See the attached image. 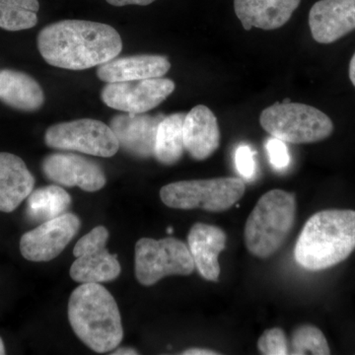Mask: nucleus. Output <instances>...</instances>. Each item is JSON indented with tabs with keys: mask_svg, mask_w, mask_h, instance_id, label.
Returning <instances> with one entry per match:
<instances>
[{
	"mask_svg": "<svg viewBox=\"0 0 355 355\" xmlns=\"http://www.w3.org/2000/svg\"><path fill=\"white\" fill-rule=\"evenodd\" d=\"M69 321L77 338L98 354L112 352L123 340L118 304L100 284H81L70 295Z\"/></svg>",
	"mask_w": 355,
	"mask_h": 355,
	"instance_id": "3",
	"label": "nucleus"
},
{
	"mask_svg": "<svg viewBox=\"0 0 355 355\" xmlns=\"http://www.w3.org/2000/svg\"><path fill=\"white\" fill-rule=\"evenodd\" d=\"M42 170L53 183L69 188L78 187L89 193L101 190L107 183L101 166L78 154H50L44 157Z\"/></svg>",
	"mask_w": 355,
	"mask_h": 355,
	"instance_id": "12",
	"label": "nucleus"
},
{
	"mask_svg": "<svg viewBox=\"0 0 355 355\" xmlns=\"http://www.w3.org/2000/svg\"><path fill=\"white\" fill-rule=\"evenodd\" d=\"M291 347L289 354H331L330 347L327 342L326 336L320 329L312 324H302L293 331Z\"/></svg>",
	"mask_w": 355,
	"mask_h": 355,
	"instance_id": "23",
	"label": "nucleus"
},
{
	"mask_svg": "<svg viewBox=\"0 0 355 355\" xmlns=\"http://www.w3.org/2000/svg\"><path fill=\"white\" fill-rule=\"evenodd\" d=\"M171 69L167 58L157 55H139L114 58L99 65L97 76L107 83L142 80L164 76Z\"/></svg>",
	"mask_w": 355,
	"mask_h": 355,
	"instance_id": "18",
	"label": "nucleus"
},
{
	"mask_svg": "<svg viewBox=\"0 0 355 355\" xmlns=\"http://www.w3.org/2000/svg\"><path fill=\"white\" fill-rule=\"evenodd\" d=\"M309 27L317 43H335L355 30V0H319L311 8Z\"/></svg>",
	"mask_w": 355,
	"mask_h": 355,
	"instance_id": "14",
	"label": "nucleus"
},
{
	"mask_svg": "<svg viewBox=\"0 0 355 355\" xmlns=\"http://www.w3.org/2000/svg\"><path fill=\"white\" fill-rule=\"evenodd\" d=\"M35 178L17 155L0 153V211L12 212L34 190Z\"/></svg>",
	"mask_w": 355,
	"mask_h": 355,
	"instance_id": "19",
	"label": "nucleus"
},
{
	"mask_svg": "<svg viewBox=\"0 0 355 355\" xmlns=\"http://www.w3.org/2000/svg\"><path fill=\"white\" fill-rule=\"evenodd\" d=\"M1 3L7 4L17 8L25 9V10L38 12L40 9L39 0H0Z\"/></svg>",
	"mask_w": 355,
	"mask_h": 355,
	"instance_id": "28",
	"label": "nucleus"
},
{
	"mask_svg": "<svg viewBox=\"0 0 355 355\" xmlns=\"http://www.w3.org/2000/svg\"><path fill=\"white\" fill-rule=\"evenodd\" d=\"M175 87L174 81L162 77L112 83L103 88L101 100L110 108L123 113L144 114L164 102Z\"/></svg>",
	"mask_w": 355,
	"mask_h": 355,
	"instance_id": "10",
	"label": "nucleus"
},
{
	"mask_svg": "<svg viewBox=\"0 0 355 355\" xmlns=\"http://www.w3.org/2000/svg\"><path fill=\"white\" fill-rule=\"evenodd\" d=\"M113 355H137L139 354V352L137 350L130 349V347H120V349H116L114 350V352H112Z\"/></svg>",
	"mask_w": 355,
	"mask_h": 355,
	"instance_id": "31",
	"label": "nucleus"
},
{
	"mask_svg": "<svg viewBox=\"0 0 355 355\" xmlns=\"http://www.w3.org/2000/svg\"><path fill=\"white\" fill-rule=\"evenodd\" d=\"M168 232L172 233L173 232V229L172 228H168Z\"/></svg>",
	"mask_w": 355,
	"mask_h": 355,
	"instance_id": "34",
	"label": "nucleus"
},
{
	"mask_svg": "<svg viewBox=\"0 0 355 355\" xmlns=\"http://www.w3.org/2000/svg\"><path fill=\"white\" fill-rule=\"evenodd\" d=\"M0 102L21 112L43 107L44 93L36 79L18 70L0 69Z\"/></svg>",
	"mask_w": 355,
	"mask_h": 355,
	"instance_id": "20",
	"label": "nucleus"
},
{
	"mask_svg": "<svg viewBox=\"0 0 355 355\" xmlns=\"http://www.w3.org/2000/svg\"><path fill=\"white\" fill-rule=\"evenodd\" d=\"M135 277L144 286L169 275H190L196 268L189 247L176 238H142L135 244Z\"/></svg>",
	"mask_w": 355,
	"mask_h": 355,
	"instance_id": "7",
	"label": "nucleus"
},
{
	"mask_svg": "<svg viewBox=\"0 0 355 355\" xmlns=\"http://www.w3.org/2000/svg\"><path fill=\"white\" fill-rule=\"evenodd\" d=\"M38 23L36 12L7 6L0 2V28L6 31L31 29Z\"/></svg>",
	"mask_w": 355,
	"mask_h": 355,
	"instance_id": "24",
	"label": "nucleus"
},
{
	"mask_svg": "<svg viewBox=\"0 0 355 355\" xmlns=\"http://www.w3.org/2000/svg\"><path fill=\"white\" fill-rule=\"evenodd\" d=\"M245 191L246 186L241 178L190 180L166 184L160 190V198L171 209L222 212L239 202Z\"/></svg>",
	"mask_w": 355,
	"mask_h": 355,
	"instance_id": "6",
	"label": "nucleus"
},
{
	"mask_svg": "<svg viewBox=\"0 0 355 355\" xmlns=\"http://www.w3.org/2000/svg\"><path fill=\"white\" fill-rule=\"evenodd\" d=\"M108 3L114 6H146L153 3L155 0H106Z\"/></svg>",
	"mask_w": 355,
	"mask_h": 355,
	"instance_id": "29",
	"label": "nucleus"
},
{
	"mask_svg": "<svg viewBox=\"0 0 355 355\" xmlns=\"http://www.w3.org/2000/svg\"><path fill=\"white\" fill-rule=\"evenodd\" d=\"M260 123L272 137L292 144L322 141L334 132L328 114L301 103H275L261 112Z\"/></svg>",
	"mask_w": 355,
	"mask_h": 355,
	"instance_id": "5",
	"label": "nucleus"
},
{
	"mask_svg": "<svg viewBox=\"0 0 355 355\" xmlns=\"http://www.w3.org/2000/svg\"><path fill=\"white\" fill-rule=\"evenodd\" d=\"M254 151L249 146L242 144L238 147L235 153V163L237 171L243 178L251 180L256 172V162Z\"/></svg>",
	"mask_w": 355,
	"mask_h": 355,
	"instance_id": "27",
	"label": "nucleus"
},
{
	"mask_svg": "<svg viewBox=\"0 0 355 355\" xmlns=\"http://www.w3.org/2000/svg\"><path fill=\"white\" fill-rule=\"evenodd\" d=\"M268 159L273 168L277 170L286 169L291 163L288 149L286 142L275 137L268 139L266 144Z\"/></svg>",
	"mask_w": 355,
	"mask_h": 355,
	"instance_id": "26",
	"label": "nucleus"
},
{
	"mask_svg": "<svg viewBox=\"0 0 355 355\" xmlns=\"http://www.w3.org/2000/svg\"><path fill=\"white\" fill-rule=\"evenodd\" d=\"M220 130L214 112L198 105L186 114L183 125L184 150L197 161L209 158L220 146Z\"/></svg>",
	"mask_w": 355,
	"mask_h": 355,
	"instance_id": "15",
	"label": "nucleus"
},
{
	"mask_svg": "<svg viewBox=\"0 0 355 355\" xmlns=\"http://www.w3.org/2000/svg\"><path fill=\"white\" fill-rule=\"evenodd\" d=\"M227 235L221 228L196 223L188 234V247L196 268L203 279L217 282L220 275L218 257L225 249Z\"/></svg>",
	"mask_w": 355,
	"mask_h": 355,
	"instance_id": "16",
	"label": "nucleus"
},
{
	"mask_svg": "<svg viewBox=\"0 0 355 355\" xmlns=\"http://www.w3.org/2000/svg\"><path fill=\"white\" fill-rule=\"evenodd\" d=\"M258 349L263 355L289 354L286 333L280 328H272L263 331L258 340Z\"/></svg>",
	"mask_w": 355,
	"mask_h": 355,
	"instance_id": "25",
	"label": "nucleus"
},
{
	"mask_svg": "<svg viewBox=\"0 0 355 355\" xmlns=\"http://www.w3.org/2000/svg\"><path fill=\"white\" fill-rule=\"evenodd\" d=\"M186 113L165 116L159 123L154 157L165 166L177 164L183 157V125Z\"/></svg>",
	"mask_w": 355,
	"mask_h": 355,
	"instance_id": "21",
	"label": "nucleus"
},
{
	"mask_svg": "<svg viewBox=\"0 0 355 355\" xmlns=\"http://www.w3.org/2000/svg\"><path fill=\"white\" fill-rule=\"evenodd\" d=\"M108 229L97 226L78 240L73 249L76 260L70 277L79 284H101L118 279L121 268L116 254L107 250Z\"/></svg>",
	"mask_w": 355,
	"mask_h": 355,
	"instance_id": "9",
	"label": "nucleus"
},
{
	"mask_svg": "<svg viewBox=\"0 0 355 355\" xmlns=\"http://www.w3.org/2000/svg\"><path fill=\"white\" fill-rule=\"evenodd\" d=\"M6 347H4V343L3 340H2V338H0V355L6 354Z\"/></svg>",
	"mask_w": 355,
	"mask_h": 355,
	"instance_id": "33",
	"label": "nucleus"
},
{
	"mask_svg": "<svg viewBox=\"0 0 355 355\" xmlns=\"http://www.w3.org/2000/svg\"><path fill=\"white\" fill-rule=\"evenodd\" d=\"M37 46L49 64L83 70L118 57L123 50V41L112 26L92 21L62 20L43 28Z\"/></svg>",
	"mask_w": 355,
	"mask_h": 355,
	"instance_id": "1",
	"label": "nucleus"
},
{
	"mask_svg": "<svg viewBox=\"0 0 355 355\" xmlns=\"http://www.w3.org/2000/svg\"><path fill=\"white\" fill-rule=\"evenodd\" d=\"M296 207L295 195L288 191L272 190L261 196L245 225L248 251L260 259L277 253L291 234Z\"/></svg>",
	"mask_w": 355,
	"mask_h": 355,
	"instance_id": "4",
	"label": "nucleus"
},
{
	"mask_svg": "<svg viewBox=\"0 0 355 355\" xmlns=\"http://www.w3.org/2000/svg\"><path fill=\"white\" fill-rule=\"evenodd\" d=\"M44 144L57 150L76 151L105 158L112 157L120 148L110 125L92 119L51 125L44 133Z\"/></svg>",
	"mask_w": 355,
	"mask_h": 355,
	"instance_id": "8",
	"label": "nucleus"
},
{
	"mask_svg": "<svg viewBox=\"0 0 355 355\" xmlns=\"http://www.w3.org/2000/svg\"><path fill=\"white\" fill-rule=\"evenodd\" d=\"M80 224L79 217L70 212L41 223L21 237V254L34 263L53 260L73 239Z\"/></svg>",
	"mask_w": 355,
	"mask_h": 355,
	"instance_id": "11",
	"label": "nucleus"
},
{
	"mask_svg": "<svg viewBox=\"0 0 355 355\" xmlns=\"http://www.w3.org/2000/svg\"><path fill=\"white\" fill-rule=\"evenodd\" d=\"M71 205V197L62 187H44L32 191L27 198V216L34 222L57 218L67 212Z\"/></svg>",
	"mask_w": 355,
	"mask_h": 355,
	"instance_id": "22",
	"label": "nucleus"
},
{
	"mask_svg": "<svg viewBox=\"0 0 355 355\" xmlns=\"http://www.w3.org/2000/svg\"><path fill=\"white\" fill-rule=\"evenodd\" d=\"M184 355H217L219 352H214V350L200 349V347H193V349H189L182 352Z\"/></svg>",
	"mask_w": 355,
	"mask_h": 355,
	"instance_id": "30",
	"label": "nucleus"
},
{
	"mask_svg": "<svg viewBox=\"0 0 355 355\" xmlns=\"http://www.w3.org/2000/svg\"><path fill=\"white\" fill-rule=\"evenodd\" d=\"M354 250V210L327 209L306 221L294 258L305 270L319 272L347 260Z\"/></svg>",
	"mask_w": 355,
	"mask_h": 355,
	"instance_id": "2",
	"label": "nucleus"
},
{
	"mask_svg": "<svg viewBox=\"0 0 355 355\" xmlns=\"http://www.w3.org/2000/svg\"><path fill=\"white\" fill-rule=\"evenodd\" d=\"M349 74L350 81H352V83L354 84L355 87V53L354 55H352V60H350Z\"/></svg>",
	"mask_w": 355,
	"mask_h": 355,
	"instance_id": "32",
	"label": "nucleus"
},
{
	"mask_svg": "<svg viewBox=\"0 0 355 355\" xmlns=\"http://www.w3.org/2000/svg\"><path fill=\"white\" fill-rule=\"evenodd\" d=\"M301 0H234V10L243 28L279 29L291 20Z\"/></svg>",
	"mask_w": 355,
	"mask_h": 355,
	"instance_id": "17",
	"label": "nucleus"
},
{
	"mask_svg": "<svg viewBox=\"0 0 355 355\" xmlns=\"http://www.w3.org/2000/svg\"><path fill=\"white\" fill-rule=\"evenodd\" d=\"M164 118L163 114H120L112 119L110 128L125 153L147 159L154 156L158 125Z\"/></svg>",
	"mask_w": 355,
	"mask_h": 355,
	"instance_id": "13",
	"label": "nucleus"
}]
</instances>
